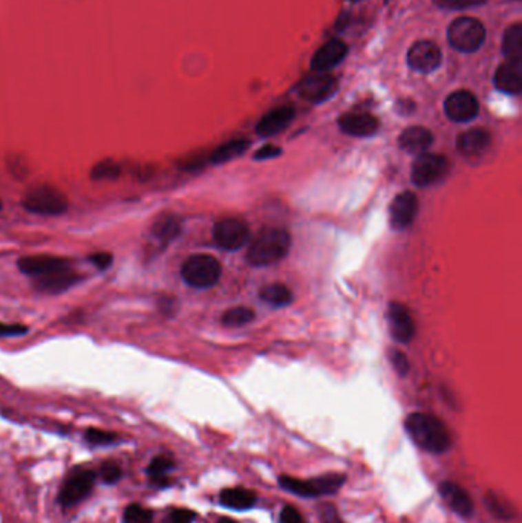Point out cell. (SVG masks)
<instances>
[{
    "label": "cell",
    "instance_id": "obj_1",
    "mask_svg": "<svg viewBox=\"0 0 522 523\" xmlns=\"http://www.w3.org/2000/svg\"><path fill=\"white\" fill-rule=\"evenodd\" d=\"M404 427L410 439L426 451L439 454L450 447V435L443 421L428 413H412Z\"/></svg>",
    "mask_w": 522,
    "mask_h": 523
},
{
    "label": "cell",
    "instance_id": "obj_2",
    "mask_svg": "<svg viewBox=\"0 0 522 523\" xmlns=\"http://www.w3.org/2000/svg\"><path fill=\"white\" fill-rule=\"evenodd\" d=\"M290 245L291 237L285 230L267 226L254 236L247 251V260L253 266L276 264L286 256Z\"/></svg>",
    "mask_w": 522,
    "mask_h": 523
},
{
    "label": "cell",
    "instance_id": "obj_3",
    "mask_svg": "<svg viewBox=\"0 0 522 523\" xmlns=\"http://www.w3.org/2000/svg\"><path fill=\"white\" fill-rule=\"evenodd\" d=\"M22 205L26 211L42 216H60L66 213L67 198L51 185H36L25 193Z\"/></svg>",
    "mask_w": 522,
    "mask_h": 523
},
{
    "label": "cell",
    "instance_id": "obj_4",
    "mask_svg": "<svg viewBox=\"0 0 522 523\" xmlns=\"http://www.w3.org/2000/svg\"><path fill=\"white\" fill-rule=\"evenodd\" d=\"M448 40L453 50L475 52L486 41V28L478 19L458 17L448 28Z\"/></svg>",
    "mask_w": 522,
    "mask_h": 523
},
{
    "label": "cell",
    "instance_id": "obj_5",
    "mask_svg": "<svg viewBox=\"0 0 522 523\" xmlns=\"http://www.w3.org/2000/svg\"><path fill=\"white\" fill-rule=\"evenodd\" d=\"M181 275L190 286L210 288L221 277V264L210 254H195L182 264Z\"/></svg>",
    "mask_w": 522,
    "mask_h": 523
},
{
    "label": "cell",
    "instance_id": "obj_6",
    "mask_svg": "<svg viewBox=\"0 0 522 523\" xmlns=\"http://www.w3.org/2000/svg\"><path fill=\"white\" fill-rule=\"evenodd\" d=\"M279 484L284 490L296 495H302V498H320V495L337 493L340 487L345 484V476L343 474H324V476L310 480H299L290 476H282L279 479Z\"/></svg>",
    "mask_w": 522,
    "mask_h": 523
},
{
    "label": "cell",
    "instance_id": "obj_7",
    "mask_svg": "<svg viewBox=\"0 0 522 523\" xmlns=\"http://www.w3.org/2000/svg\"><path fill=\"white\" fill-rule=\"evenodd\" d=\"M95 479H97V474H95V471L89 470V468H74L60 488L57 498L59 504L66 508L80 504L81 500H85L92 493Z\"/></svg>",
    "mask_w": 522,
    "mask_h": 523
},
{
    "label": "cell",
    "instance_id": "obj_8",
    "mask_svg": "<svg viewBox=\"0 0 522 523\" xmlns=\"http://www.w3.org/2000/svg\"><path fill=\"white\" fill-rule=\"evenodd\" d=\"M213 239H215L216 245L224 248V250L236 251L249 242L250 228L244 220L236 217H227L215 224Z\"/></svg>",
    "mask_w": 522,
    "mask_h": 523
},
{
    "label": "cell",
    "instance_id": "obj_9",
    "mask_svg": "<svg viewBox=\"0 0 522 523\" xmlns=\"http://www.w3.org/2000/svg\"><path fill=\"white\" fill-rule=\"evenodd\" d=\"M337 80L334 75L314 71L297 83L296 91L300 98L311 103H322L331 98L337 91Z\"/></svg>",
    "mask_w": 522,
    "mask_h": 523
},
{
    "label": "cell",
    "instance_id": "obj_10",
    "mask_svg": "<svg viewBox=\"0 0 522 523\" xmlns=\"http://www.w3.org/2000/svg\"><path fill=\"white\" fill-rule=\"evenodd\" d=\"M448 169L449 162L443 155L421 153L412 167V182L417 187H428V185L438 182L448 173Z\"/></svg>",
    "mask_w": 522,
    "mask_h": 523
},
{
    "label": "cell",
    "instance_id": "obj_11",
    "mask_svg": "<svg viewBox=\"0 0 522 523\" xmlns=\"http://www.w3.org/2000/svg\"><path fill=\"white\" fill-rule=\"evenodd\" d=\"M441 50L430 40H418L409 47L408 63L414 71L429 74L441 65Z\"/></svg>",
    "mask_w": 522,
    "mask_h": 523
},
{
    "label": "cell",
    "instance_id": "obj_12",
    "mask_svg": "<svg viewBox=\"0 0 522 523\" xmlns=\"http://www.w3.org/2000/svg\"><path fill=\"white\" fill-rule=\"evenodd\" d=\"M444 112L455 122L472 121L479 112L477 96L469 91L452 92L444 101Z\"/></svg>",
    "mask_w": 522,
    "mask_h": 523
},
{
    "label": "cell",
    "instance_id": "obj_13",
    "mask_svg": "<svg viewBox=\"0 0 522 523\" xmlns=\"http://www.w3.org/2000/svg\"><path fill=\"white\" fill-rule=\"evenodd\" d=\"M418 213V199L410 191L395 196L389 209L390 225L394 230H404L414 222Z\"/></svg>",
    "mask_w": 522,
    "mask_h": 523
},
{
    "label": "cell",
    "instance_id": "obj_14",
    "mask_svg": "<svg viewBox=\"0 0 522 523\" xmlns=\"http://www.w3.org/2000/svg\"><path fill=\"white\" fill-rule=\"evenodd\" d=\"M70 266V260L57 256H28L19 260V270L34 279L43 277V275L65 270V268Z\"/></svg>",
    "mask_w": 522,
    "mask_h": 523
},
{
    "label": "cell",
    "instance_id": "obj_15",
    "mask_svg": "<svg viewBox=\"0 0 522 523\" xmlns=\"http://www.w3.org/2000/svg\"><path fill=\"white\" fill-rule=\"evenodd\" d=\"M389 330L393 339L400 343H409L414 339L415 325L409 311L400 303H390L388 309Z\"/></svg>",
    "mask_w": 522,
    "mask_h": 523
},
{
    "label": "cell",
    "instance_id": "obj_16",
    "mask_svg": "<svg viewBox=\"0 0 522 523\" xmlns=\"http://www.w3.org/2000/svg\"><path fill=\"white\" fill-rule=\"evenodd\" d=\"M494 86L501 92L518 95L522 91V60H505L494 72Z\"/></svg>",
    "mask_w": 522,
    "mask_h": 523
},
{
    "label": "cell",
    "instance_id": "obj_17",
    "mask_svg": "<svg viewBox=\"0 0 522 523\" xmlns=\"http://www.w3.org/2000/svg\"><path fill=\"white\" fill-rule=\"evenodd\" d=\"M348 46L339 39H333L322 45L317 52L313 55L311 69L315 72H326L328 69L339 65L346 57Z\"/></svg>",
    "mask_w": 522,
    "mask_h": 523
},
{
    "label": "cell",
    "instance_id": "obj_18",
    "mask_svg": "<svg viewBox=\"0 0 522 523\" xmlns=\"http://www.w3.org/2000/svg\"><path fill=\"white\" fill-rule=\"evenodd\" d=\"M340 129L346 135L357 136V138H366L374 135L379 130L380 122L375 116L369 114H345L340 116L339 120Z\"/></svg>",
    "mask_w": 522,
    "mask_h": 523
},
{
    "label": "cell",
    "instance_id": "obj_19",
    "mask_svg": "<svg viewBox=\"0 0 522 523\" xmlns=\"http://www.w3.org/2000/svg\"><path fill=\"white\" fill-rule=\"evenodd\" d=\"M439 494L457 514L463 515V517H470L473 513V504L470 495L467 494L464 488L453 484V482H443V484H439Z\"/></svg>",
    "mask_w": 522,
    "mask_h": 523
},
{
    "label": "cell",
    "instance_id": "obj_20",
    "mask_svg": "<svg viewBox=\"0 0 522 523\" xmlns=\"http://www.w3.org/2000/svg\"><path fill=\"white\" fill-rule=\"evenodd\" d=\"M79 280H80L79 273L71 270V266H70V268H65V270L51 273L48 275H43V277L36 279V288L42 292L57 294V292H63L66 291V289H70L72 285L77 284Z\"/></svg>",
    "mask_w": 522,
    "mask_h": 523
},
{
    "label": "cell",
    "instance_id": "obj_21",
    "mask_svg": "<svg viewBox=\"0 0 522 523\" xmlns=\"http://www.w3.org/2000/svg\"><path fill=\"white\" fill-rule=\"evenodd\" d=\"M294 112L293 107H278L271 110V112L267 114L262 120L258 124V134L264 138H269L273 135H278L282 132V130L286 129L288 124H290L294 120Z\"/></svg>",
    "mask_w": 522,
    "mask_h": 523
},
{
    "label": "cell",
    "instance_id": "obj_22",
    "mask_svg": "<svg viewBox=\"0 0 522 523\" xmlns=\"http://www.w3.org/2000/svg\"><path fill=\"white\" fill-rule=\"evenodd\" d=\"M398 144L408 153H424L434 144V135L421 126L408 127L398 138Z\"/></svg>",
    "mask_w": 522,
    "mask_h": 523
},
{
    "label": "cell",
    "instance_id": "obj_23",
    "mask_svg": "<svg viewBox=\"0 0 522 523\" xmlns=\"http://www.w3.org/2000/svg\"><path fill=\"white\" fill-rule=\"evenodd\" d=\"M490 135L484 129H470L466 130L458 136L457 147L467 158H475L489 147Z\"/></svg>",
    "mask_w": 522,
    "mask_h": 523
},
{
    "label": "cell",
    "instance_id": "obj_24",
    "mask_svg": "<svg viewBox=\"0 0 522 523\" xmlns=\"http://www.w3.org/2000/svg\"><path fill=\"white\" fill-rule=\"evenodd\" d=\"M219 502L227 508L244 511L256 504V495L245 488H227L219 494Z\"/></svg>",
    "mask_w": 522,
    "mask_h": 523
},
{
    "label": "cell",
    "instance_id": "obj_25",
    "mask_svg": "<svg viewBox=\"0 0 522 523\" xmlns=\"http://www.w3.org/2000/svg\"><path fill=\"white\" fill-rule=\"evenodd\" d=\"M503 52L507 60H522V23L508 26L503 37Z\"/></svg>",
    "mask_w": 522,
    "mask_h": 523
},
{
    "label": "cell",
    "instance_id": "obj_26",
    "mask_svg": "<svg viewBox=\"0 0 522 523\" xmlns=\"http://www.w3.org/2000/svg\"><path fill=\"white\" fill-rule=\"evenodd\" d=\"M250 147V142L247 140H231L229 142L219 146L210 156L211 164H224L236 160L238 156L244 155L245 150Z\"/></svg>",
    "mask_w": 522,
    "mask_h": 523
},
{
    "label": "cell",
    "instance_id": "obj_27",
    "mask_svg": "<svg viewBox=\"0 0 522 523\" xmlns=\"http://www.w3.org/2000/svg\"><path fill=\"white\" fill-rule=\"evenodd\" d=\"M181 231V222L175 216H164L154 225V237L161 244H169Z\"/></svg>",
    "mask_w": 522,
    "mask_h": 523
},
{
    "label": "cell",
    "instance_id": "obj_28",
    "mask_svg": "<svg viewBox=\"0 0 522 523\" xmlns=\"http://www.w3.org/2000/svg\"><path fill=\"white\" fill-rule=\"evenodd\" d=\"M174 467H175V462L170 458L156 456L150 460V464L147 467V474L155 485L166 487L169 485L167 474L169 471L174 470Z\"/></svg>",
    "mask_w": 522,
    "mask_h": 523
},
{
    "label": "cell",
    "instance_id": "obj_29",
    "mask_svg": "<svg viewBox=\"0 0 522 523\" xmlns=\"http://www.w3.org/2000/svg\"><path fill=\"white\" fill-rule=\"evenodd\" d=\"M260 299L271 306L279 308V306H286L288 303H291L293 294L285 285L273 284V285L265 286L262 291H260Z\"/></svg>",
    "mask_w": 522,
    "mask_h": 523
},
{
    "label": "cell",
    "instance_id": "obj_30",
    "mask_svg": "<svg viewBox=\"0 0 522 523\" xmlns=\"http://www.w3.org/2000/svg\"><path fill=\"white\" fill-rule=\"evenodd\" d=\"M120 175V164L111 160V158L97 162L91 170V178L95 179V181H112V179H118Z\"/></svg>",
    "mask_w": 522,
    "mask_h": 523
},
{
    "label": "cell",
    "instance_id": "obj_31",
    "mask_svg": "<svg viewBox=\"0 0 522 523\" xmlns=\"http://www.w3.org/2000/svg\"><path fill=\"white\" fill-rule=\"evenodd\" d=\"M254 317H256V314H254L253 309L239 306L229 309V311L222 315V323L229 328H239L254 320Z\"/></svg>",
    "mask_w": 522,
    "mask_h": 523
},
{
    "label": "cell",
    "instance_id": "obj_32",
    "mask_svg": "<svg viewBox=\"0 0 522 523\" xmlns=\"http://www.w3.org/2000/svg\"><path fill=\"white\" fill-rule=\"evenodd\" d=\"M123 523H154V513L138 504H132L125 509Z\"/></svg>",
    "mask_w": 522,
    "mask_h": 523
},
{
    "label": "cell",
    "instance_id": "obj_33",
    "mask_svg": "<svg viewBox=\"0 0 522 523\" xmlns=\"http://www.w3.org/2000/svg\"><path fill=\"white\" fill-rule=\"evenodd\" d=\"M85 439L87 444H91L94 447H105V445H111L116 442V435L111 431H105V430H98V429H89L85 433Z\"/></svg>",
    "mask_w": 522,
    "mask_h": 523
},
{
    "label": "cell",
    "instance_id": "obj_34",
    "mask_svg": "<svg viewBox=\"0 0 522 523\" xmlns=\"http://www.w3.org/2000/svg\"><path fill=\"white\" fill-rule=\"evenodd\" d=\"M487 0H434V3L443 10H466L484 5Z\"/></svg>",
    "mask_w": 522,
    "mask_h": 523
},
{
    "label": "cell",
    "instance_id": "obj_35",
    "mask_svg": "<svg viewBox=\"0 0 522 523\" xmlns=\"http://www.w3.org/2000/svg\"><path fill=\"white\" fill-rule=\"evenodd\" d=\"M123 476V471L120 465H116L115 462H105L100 467V478L107 485L116 484Z\"/></svg>",
    "mask_w": 522,
    "mask_h": 523
},
{
    "label": "cell",
    "instance_id": "obj_36",
    "mask_svg": "<svg viewBox=\"0 0 522 523\" xmlns=\"http://www.w3.org/2000/svg\"><path fill=\"white\" fill-rule=\"evenodd\" d=\"M195 519H196V514L194 511H190V509L176 508L170 511L167 523H194Z\"/></svg>",
    "mask_w": 522,
    "mask_h": 523
},
{
    "label": "cell",
    "instance_id": "obj_37",
    "mask_svg": "<svg viewBox=\"0 0 522 523\" xmlns=\"http://www.w3.org/2000/svg\"><path fill=\"white\" fill-rule=\"evenodd\" d=\"M390 361H393L395 370L400 375H406L409 372L408 358L403 352H400V350H393V352H390Z\"/></svg>",
    "mask_w": 522,
    "mask_h": 523
},
{
    "label": "cell",
    "instance_id": "obj_38",
    "mask_svg": "<svg viewBox=\"0 0 522 523\" xmlns=\"http://www.w3.org/2000/svg\"><path fill=\"white\" fill-rule=\"evenodd\" d=\"M487 504H489L490 511L498 517L508 519L512 515V513H508V508L504 506V502L498 498H487Z\"/></svg>",
    "mask_w": 522,
    "mask_h": 523
},
{
    "label": "cell",
    "instance_id": "obj_39",
    "mask_svg": "<svg viewBox=\"0 0 522 523\" xmlns=\"http://www.w3.org/2000/svg\"><path fill=\"white\" fill-rule=\"evenodd\" d=\"M89 262L97 270H107L112 265V256L109 253H95L92 256H89Z\"/></svg>",
    "mask_w": 522,
    "mask_h": 523
},
{
    "label": "cell",
    "instance_id": "obj_40",
    "mask_svg": "<svg viewBox=\"0 0 522 523\" xmlns=\"http://www.w3.org/2000/svg\"><path fill=\"white\" fill-rule=\"evenodd\" d=\"M282 153V150L278 146H273V144H269V146L260 147L256 153H254V160L256 161H265V160H271V158H276Z\"/></svg>",
    "mask_w": 522,
    "mask_h": 523
},
{
    "label": "cell",
    "instance_id": "obj_41",
    "mask_svg": "<svg viewBox=\"0 0 522 523\" xmlns=\"http://www.w3.org/2000/svg\"><path fill=\"white\" fill-rule=\"evenodd\" d=\"M279 522L280 523H306L304 520V517L299 514V511L296 508L293 506H285L282 509V513H280V517H279Z\"/></svg>",
    "mask_w": 522,
    "mask_h": 523
},
{
    "label": "cell",
    "instance_id": "obj_42",
    "mask_svg": "<svg viewBox=\"0 0 522 523\" xmlns=\"http://www.w3.org/2000/svg\"><path fill=\"white\" fill-rule=\"evenodd\" d=\"M320 517L324 523H343L337 513V509H335V506L331 504H326L324 508H322Z\"/></svg>",
    "mask_w": 522,
    "mask_h": 523
},
{
    "label": "cell",
    "instance_id": "obj_43",
    "mask_svg": "<svg viewBox=\"0 0 522 523\" xmlns=\"http://www.w3.org/2000/svg\"><path fill=\"white\" fill-rule=\"evenodd\" d=\"M28 332V328L23 325H10V323H0V337L10 335H23Z\"/></svg>",
    "mask_w": 522,
    "mask_h": 523
},
{
    "label": "cell",
    "instance_id": "obj_44",
    "mask_svg": "<svg viewBox=\"0 0 522 523\" xmlns=\"http://www.w3.org/2000/svg\"><path fill=\"white\" fill-rule=\"evenodd\" d=\"M218 523H238V522H235V520H231V519H221V520H219Z\"/></svg>",
    "mask_w": 522,
    "mask_h": 523
},
{
    "label": "cell",
    "instance_id": "obj_45",
    "mask_svg": "<svg viewBox=\"0 0 522 523\" xmlns=\"http://www.w3.org/2000/svg\"><path fill=\"white\" fill-rule=\"evenodd\" d=\"M0 209H2V204H0Z\"/></svg>",
    "mask_w": 522,
    "mask_h": 523
},
{
    "label": "cell",
    "instance_id": "obj_46",
    "mask_svg": "<svg viewBox=\"0 0 522 523\" xmlns=\"http://www.w3.org/2000/svg\"><path fill=\"white\" fill-rule=\"evenodd\" d=\"M353 2H355V0H353Z\"/></svg>",
    "mask_w": 522,
    "mask_h": 523
}]
</instances>
